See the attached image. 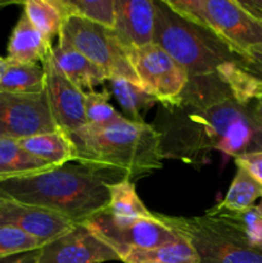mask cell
Wrapping results in <instances>:
<instances>
[{"instance_id":"cell-6","label":"cell","mask_w":262,"mask_h":263,"mask_svg":"<svg viewBox=\"0 0 262 263\" xmlns=\"http://www.w3.org/2000/svg\"><path fill=\"white\" fill-rule=\"evenodd\" d=\"M170 229L190 241L199 263H262V246H256L228 223L208 217H175L157 213Z\"/></svg>"},{"instance_id":"cell-5","label":"cell","mask_w":262,"mask_h":263,"mask_svg":"<svg viewBox=\"0 0 262 263\" xmlns=\"http://www.w3.org/2000/svg\"><path fill=\"white\" fill-rule=\"evenodd\" d=\"M185 20L205 28L244 59L262 49V22L248 14L236 0H166Z\"/></svg>"},{"instance_id":"cell-22","label":"cell","mask_w":262,"mask_h":263,"mask_svg":"<svg viewBox=\"0 0 262 263\" xmlns=\"http://www.w3.org/2000/svg\"><path fill=\"white\" fill-rule=\"evenodd\" d=\"M23 13L33 27L51 43L61 33L67 15L59 0H27Z\"/></svg>"},{"instance_id":"cell-7","label":"cell","mask_w":262,"mask_h":263,"mask_svg":"<svg viewBox=\"0 0 262 263\" xmlns=\"http://www.w3.org/2000/svg\"><path fill=\"white\" fill-rule=\"evenodd\" d=\"M59 35L97 64L108 80L125 79L139 85L127 50L123 48L113 30L85 18L71 15L66 18Z\"/></svg>"},{"instance_id":"cell-18","label":"cell","mask_w":262,"mask_h":263,"mask_svg":"<svg viewBox=\"0 0 262 263\" xmlns=\"http://www.w3.org/2000/svg\"><path fill=\"white\" fill-rule=\"evenodd\" d=\"M45 91V71L40 64L3 59L0 92L39 94Z\"/></svg>"},{"instance_id":"cell-19","label":"cell","mask_w":262,"mask_h":263,"mask_svg":"<svg viewBox=\"0 0 262 263\" xmlns=\"http://www.w3.org/2000/svg\"><path fill=\"white\" fill-rule=\"evenodd\" d=\"M57 168L21 148L17 140L0 138V180L30 176Z\"/></svg>"},{"instance_id":"cell-8","label":"cell","mask_w":262,"mask_h":263,"mask_svg":"<svg viewBox=\"0 0 262 263\" xmlns=\"http://www.w3.org/2000/svg\"><path fill=\"white\" fill-rule=\"evenodd\" d=\"M85 225L117 252L120 261L131 249H153L181 239L154 212L152 217L136 218L116 217L102 212Z\"/></svg>"},{"instance_id":"cell-28","label":"cell","mask_w":262,"mask_h":263,"mask_svg":"<svg viewBox=\"0 0 262 263\" xmlns=\"http://www.w3.org/2000/svg\"><path fill=\"white\" fill-rule=\"evenodd\" d=\"M43 246V241L14 226H0V259L39 251Z\"/></svg>"},{"instance_id":"cell-35","label":"cell","mask_w":262,"mask_h":263,"mask_svg":"<svg viewBox=\"0 0 262 263\" xmlns=\"http://www.w3.org/2000/svg\"><path fill=\"white\" fill-rule=\"evenodd\" d=\"M146 263H156V262H146Z\"/></svg>"},{"instance_id":"cell-2","label":"cell","mask_w":262,"mask_h":263,"mask_svg":"<svg viewBox=\"0 0 262 263\" xmlns=\"http://www.w3.org/2000/svg\"><path fill=\"white\" fill-rule=\"evenodd\" d=\"M76 161L115 182L148 176L163 167L158 131L149 123L123 120L116 125L87 123L69 134Z\"/></svg>"},{"instance_id":"cell-20","label":"cell","mask_w":262,"mask_h":263,"mask_svg":"<svg viewBox=\"0 0 262 263\" xmlns=\"http://www.w3.org/2000/svg\"><path fill=\"white\" fill-rule=\"evenodd\" d=\"M107 89L117 99L118 104L126 113L127 120L143 123L144 117L152 107L157 104V99L145 91L141 86L125 79L107 80Z\"/></svg>"},{"instance_id":"cell-16","label":"cell","mask_w":262,"mask_h":263,"mask_svg":"<svg viewBox=\"0 0 262 263\" xmlns=\"http://www.w3.org/2000/svg\"><path fill=\"white\" fill-rule=\"evenodd\" d=\"M51 48L50 41L46 40L22 13L10 35L7 58L21 63L39 64L50 55Z\"/></svg>"},{"instance_id":"cell-11","label":"cell","mask_w":262,"mask_h":263,"mask_svg":"<svg viewBox=\"0 0 262 263\" xmlns=\"http://www.w3.org/2000/svg\"><path fill=\"white\" fill-rule=\"evenodd\" d=\"M120 261L117 252L85 223L53 239L39 249L38 263H103Z\"/></svg>"},{"instance_id":"cell-23","label":"cell","mask_w":262,"mask_h":263,"mask_svg":"<svg viewBox=\"0 0 262 263\" xmlns=\"http://www.w3.org/2000/svg\"><path fill=\"white\" fill-rule=\"evenodd\" d=\"M108 190H109V204L104 212L123 218L153 216V212H151L139 198L134 181L121 180L115 184L108 185Z\"/></svg>"},{"instance_id":"cell-21","label":"cell","mask_w":262,"mask_h":263,"mask_svg":"<svg viewBox=\"0 0 262 263\" xmlns=\"http://www.w3.org/2000/svg\"><path fill=\"white\" fill-rule=\"evenodd\" d=\"M125 263H199V256L186 239L153 249H131L121 259Z\"/></svg>"},{"instance_id":"cell-10","label":"cell","mask_w":262,"mask_h":263,"mask_svg":"<svg viewBox=\"0 0 262 263\" xmlns=\"http://www.w3.org/2000/svg\"><path fill=\"white\" fill-rule=\"evenodd\" d=\"M46 92H0V138L21 140L58 131Z\"/></svg>"},{"instance_id":"cell-12","label":"cell","mask_w":262,"mask_h":263,"mask_svg":"<svg viewBox=\"0 0 262 263\" xmlns=\"http://www.w3.org/2000/svg\"><path fill=\"white\" fill-rule=\"evenodd\" d=\"M41 66L45 71V92L49 107L59 130L69 135L86 126L85 91L62 73L51 55Z\"/></svg>"},{"instance_id":"cell-26","label":"cell","mask_w":262,"mask_h":263,"mask_svg":"<svg viewBox=\"0 0 262 263\" xmlns=\"http://www.w3.org/2000/svg\"><path fill=\"white\" fill-rule=\"evenodd\" d=\"M67 18H85L100 26L115 27V0H59Z\"/></svg>"},{"instance_id":"cell-17","label":"cell","mask_w":262,"mask_h":263,"mask_svg":"<svg viewBox=\"0 0 262 263\" xmlns=\"http://www.w3.org/2000/svg\"><path fill=\"white\" fill-rule=\"evenodd\" d=\"M27 153L53 167H62L76 161V151L69 136L63 131L40 134L17 140Z\"/></svg>"},{"instance_id":"cell-25","label":"cell","mask_w":262,"mask_h":263,"mask_svg":"<svg viewBox=\"0 0 262 263\" xmlns=\"http://www.w3.org/2000/svg\"><path fill=\"white\" fill-rule=\"evenodd\" d=\"M259 198H262L261 182L257 181L243 167L236 166L235 176L226 197L218 205L229 211H244L253 207L254 202Z\"/></svg>"},{"instance_id":"cell-32","label":"cell","mask_w":262,"mask_h":263,"mask_svg":"<svg viewBox=\"0 0 262 263\" xmlns=\"http://www.w3.org/2000/svg\"><path fill=\"white\" fill-rule=\"evenodd\" d=\"M38 256L39 251H33L25 254H20V256L0 259V263H38Z\"/></svg>"},{"instance_id":"cell-15","label":"cell","mask_w":262,"mask_h":263,"mask_svg":"<svg viewBox=\"0 0 262 263\" xmlns=\"http://www.w3.org/2000/svg\"><path fill=\"white\" fill-rule=\"evenodd\" d=\"M50 55L62 73L82 91H91L108 80L97 64L74 49L63 36H58V44L51 48Z\"/></svg>"},{"instance_id":"cell-30","label":"cell","mask_w":262,"mask_h":263,"mask_svg":"<svg viewBox=\"0 0 262 263\" xmlns=\"http://www.w3.org/2000/svg\"><path fill=\"white\" fill-rule=\"evenodd\" d=\"M246 71L253 74L254 77L259 79L262 81V49L253 51L249 54L246 59H244L243 64H241Z\"/></svg>"},{"instance_id":"cell-1","label":"cell","mask_w":262,"mask_h":263,"mask_svg":"<svg viewBox=\"0 0 262 263\" xmlns=\"http://www.w3.org/2000/svg\"><path fill=\"white\" fill-rule=\"evenodd\" d=\"M153 126L164 158L203 164L212 151L236 157L262 151V128L218 77L188 82L180 105H161Z\"/></svg>"},{"instance_id":"cell-34","label":"cell","mask_w":262,"mask_h":263,"mask_svg":"<svg viewBox=\"0 0 262 263\" xmlns=\"http://www.w3.org/2000/svg\"><path fill=\"white\" fill-rule=\"evenodd\" d=\"M3 59H4V58H2V57H0V80H2V67H3Z\"/></svg>"},{"instance_id":"cell-3","label":"cell","mask_w":262,"mask_h":263,"mask_svg":"<svg viewBox=\"0 0 262 263\" xmlns=\"http://www.w3.org/2000/svg\"><path fill=\"white\" fill-rule=\"evenodd\" d=\"M108 177L82 166L64 164L41 174L0 180V197L38 205L85 223L109 204Z\"/></svg>"},{"instance_id":"cell-33","label":"cell","mask_w":262,"mask_h":263,"mask_svg":"<svg viewBox=\"0 0 262 263\" xmlns=\"http://www.w3.org/2000/svg\"><path fill=\"white\" fill-rule=\"evenodd\" d=\"M257 210H258V212H259V215L262 216V198H261V202H259V204L257 205Z\"/></svg>"},{"instance_id":"cell-13","label":"cell","mask_w":262,"mask_h":263,"mask_svg":"<svg viewBox=\"0 0 262 263\" xmlns=\"http://www.w3.org/2000/svg\"><path fill=\"white\" fill-rule=\"evenodd\" d=\"M4 225L20 229L45 246L71 230L74 223L46 208L0 197V226Z\"/></svg>"},{"instance_id":"cell-9","label":"cell","mask_w":262,"mask_h":263,"mask_svg":"<svg viewBox=\"0 0 262 263\" xmlns=\"http://www.w3.org/2000/svg\"><path fill=\"white\" fill-rule=\"evenodd\" d=\"M127 54L139 85L148 94L164 108L180 105L189 77L172 57L154 43L128 49Z\"/></svg>"},{"instance_id":"cell-4","label":"cell","mask_w":262,"mask_h":263,"mask_svg":"<svg viewBox=\"0 0 262 263\" xmlns=\"http://www.w3.org/2000/svg\"><path fill=\"white\" fill-rule=\"evenodd\" d=\"M154 5L153 43L185 69L189 80L217 76L221 67L244 62L217 36L174 12L166 0H154Z\"/></svg>"},{"instance_id":"cell-29","label":"cell","mask_w":262,"mask_h":263,"mask_svg":"<svg viewBox=\"0 0 262 263\" xmlns=\"http://www.w3.org/2000/svg\"><path fill=\"white\" fill-rule=\"evenodd\" d=\"M234 159H235L236 166L243 167L257 181L262 184V151L243 154Z\"/></svg>"},{"instance_id":"cell-31","label":"cell","mask_w":262,"mask_h":263,"mask_svg":"<svg viewBox=\"0 0 262 263\" xmlns=\"http://www.w3.org/2000/svg\"><path fill=\"white\" fill-rule=\"evenodd\" d=\"M236 2L251 17L262 22V0H236Z\"/></svg>"},{"instance_id":"cell-24","label":"cell","mask_w":262,"mask_h":263,"mask_svg":"<svg viewBox=\"0 0 262 263\" xmlns=\"http://www.w3.org/2000/svg\"><path fill=\"white\" fill-rule=\"evenodd\" d=\"M204 215L228 223L251 243L262 246V216L259 215L257 205L244 211H229L216 204Z\"/></svg>"},{"instance_id":"cell-27","label":"cell","mask_w":262,"mask_h":263,"mask_svg":"<svg viewBox=\"0 0 262 263\" xmlns=\"http://www.w3.org/2000/svg\"><path fill=\"white\" fill-rule=\"evenodd\" d=\"M109 99L110 92L105 86L102 91L91 90L85 92V115L89 125L104 127L126 120V117L112 107Z\"/></svg>"},{"instance_id":"cell-14","label":"cell","mask_w":262,"mask_h":263,"mask_svg":"<svg viewBox=\"0 0 262 263\" xmlns=\"http://www.w3.org/2000/svg\"><path fill=\"white\" fill-rule=\"evenodd\" d=\"M154 26V0H115L113 32L126 50L153 43Z\"/></svg>"}]
</instances>
